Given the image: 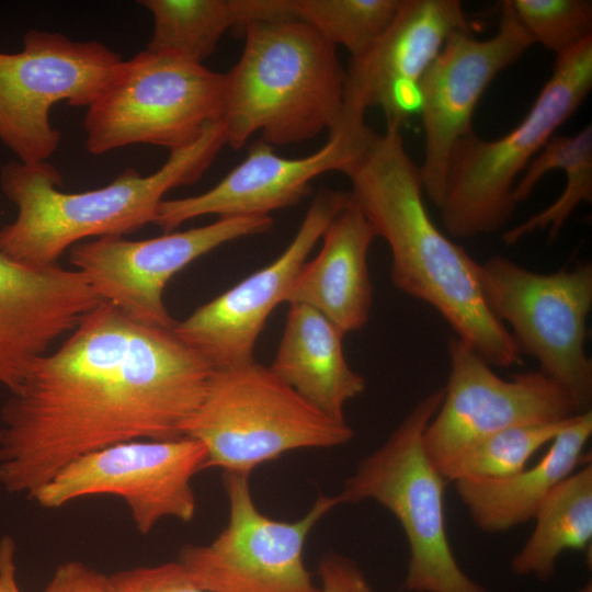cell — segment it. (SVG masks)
Returning a JSON list of instances; mask_svg holds the SVG:
<instances>
[{"label":"cell","mask_w":592,"mask_h":592,"mask_svg":"<svg viewBox=\"0 0 592 592\" xmlns=\"http://www.w3.org/2000/svg\"><path fill=\"white\" fill-rule=\"evenodd\" d=\"M153 30L148 50L171 53L203 64L229 30L243 31L274 14L272 0H143Z\"/></svg>","instance_id":"obj_24"},{"label":"cell","mask_w":592,"mask_h":592,"mask_svg":"<svg viewBox=\"0 0 592 592\" xmlns=\"http://www.w3.org/2000/svg\"><path fill=\"white\" fill-rule=\"evenodd\" d=\"M554 169L563 170L566 186L548 207L504 231L505 244L516 243L534 231L547 230L551 242L574 209L592 202V126L573 135H554L528 163L513 191L515 204L525 201L539 180Z\"/></svg>","instance_id":"obj_25"},{"label":"cell","mask_w":592,"mask_h":592,"mask_svg":"<svg viewBox=\"0 0 592 592\" xmlns=\"http://www.w3.org/2000/svg\"><path fill=\"white\" fill-rule=\"evenodd\" d=\"M571 418L517 425L497 432L465 451L442 475L447 482L512 476L527 467L533 455L549 444Z\"/></svg>","instance_id":"obj_27"},{"label":"cell","mask_w":592,"mask_h":592,"mask_svg":"<svg viewBox=\"0 0 592 592\" xmlns=\"http://www.w3.org/2000/svg\"><path fill=\"white\" fill-rule=\"evenodd\" d=\"M375 238L373 227L350 196L326 229L319 253L303 264L285 303L316 309L344 334L362 329L373 301L367 255Z\"/></svg>","instance_id":"obj_20"},{"label":"cell","mask_w":592,"mask_h":592,"mask_svg":"<svg viewBox=\"0 0 592 592\" xmlns=\"http://www.w3.org/2000/svg\"><path fill=\"white\" fill-rule=\"evenodd\" d=\"M535 526L511 560L516 576L550 580L558 557L567 551L584 553L591 560L592 464L587 463L557 485L539 504Z\"/></svg>","instance_id":"obj_23"},{"label":"cell","mask_w":592,"mask_h":592,"mask_svg":"<svg viewBox=\"0 0 592 592\" xmlns=\"http://www.w3.org/2000/svg\"><path fill=\"white\" fill-rule=\"evenodd\" d=\"M207 453L197 440H134L75 458L29 499L45 509L109 494L123 499L133 522L148 534L164 519L190 522L196 512L193 477L204 470Z\"/></svg>","instance_id":"obj_12"},{"label":"cell","mask_w":592,"mask_h":592,"mask_svg":"<svg viewBox=\"0 0 592 592\" xmlns=\"http://www.w3.org/2000/svg\"><path fill=\"white\" fill-rule=\"evenodd\" d=\"M534 44L559 55L592 36L590 0H509Z\"/></svg>","instance_id":"obj_28"},{"label":"cell","mask_w":592,"mask_h":592,"mask_svg":"<svg viewBox=\"0 0 592 592\" xmlns=\"http://www.w3.org/2000/svg\"><path fill=\"white\" fill-rule=\"evenodd\" d=\"M478 274L489 308L511 329L521 353L538 362L539 371L569 394L580 413L591 410L592 361L585 352L591 263L540 274L494 255L479 263Z\"/></svg>","instance_id":"obj_9"},{"label":"cell","mask_w":592,"mask_h":592,"mask_svg":"<svg viewBox=\"0 0 592 592\" xmlns=\"http://www.w3.org/2000/svg\"><path fill=\"white\" fill-rule=\"evenodd\" d=\"M225 73L171 53L145 49L123 60L83 119L91 155L146 144L170 151L220 122Z\"/></svg>","instance_id":"obj_8"},{"label":"cell","mask_w":592,"mask_h":592,"mask_svg":"<svg viewBox=\"0 0 592 592\" xmlns=\"http://www.w3.org/2000/svg\"><path fill=\"white\" fill-rule=\"evenodd\" d=\"M402 0H292V13L351 58L363 54L387 29Z\"/></svg>","instance_id":"obj_26"},{"label":"cell","mask_w":592,"mask_h":592,"mask_svg":"<svg viewBox=\"0 0 592 592\" xmlns=\"http://www.w3.org/2000/svg\"><path fill=\"white\" fill-rule=\"evenodd\" d=\"M591 435L589 410L572 417L533 466L500 479L455 480V490L471 521L481 531L494 534L533 520L548 493L588 462L584 451Z\"/></svg>","instance_id":"obj_21"},{"label":"cell","mask_w":592,"mask_h":592,"mask_svg":"<svg viewBox=\"0 0 592 592\" xmlns=\"http://www.w3.org/2000/svg\"><path fill=\"white\" fill-rule=\"evenodd\" d=\"M100 301L75 269L31 267L0 252V385L13 391L32 364Z\"/></svg>","instance_id":"obj_19"},{"label":"cell","mask_w":592,"mask_h":592,"mask_svg":"<svg viewBox=\"0 0 592 592\" xmlns=\"http://www.w3.org/2000/svg\"><path fill=\"white\" fill-rule=\"evenodd\" d=\"M242 34L241 56L225 73L227 145L238 150L255 134L273 147L334 133L345 83L337 46L297 19L252 22Z\"/></svg>","instance_id":"obj_4"},{"label":"cell","mask_w":592,"mask_h":592,"mask_svg":"<svg viewBox=\"0 0 592 592\" xmlns=\"http://www.w3.org/2000/svg\"><path fill=\"white\" fill-rule=\"evenodd\" d=\"M592 89V36L556 56L553 72L523 119L487 140L475 133L457 143L448 161L441 220L454 238L501 229L511 218L517 177Z\"/></svg>","instance_id":"obj_5"},{"label":"cell","mask_w":592,"mask_h":592,"mask_svg":"<svg viewBox=\"0 0 592 592\" xmlns=\"http://www.w3.org/2000/svg\"><path fill=\"white\" fill-rule=\"evenodd\" d=\"M444 396L422 398L386 442L364 457L337 494L340 503L372 500L399 522L409 547V592H490L459 566L445 521L447 480L426 455L423 434Z\"/></svg>","instance_id":"obj_6"},{"label":"cell","mask_w":592,"mask_h":592,"mask_svg":"<svg viewBox=\"0 0 592 592\" xmlns=\"http://www.w3.org/2000/svg\"><path fill=\"white\" fill-rule=\"evenodd\" d=\"M183 436L206 448L204 469L251 471L287 452L349 443L353 429L305 400L255 360L215 368Z\"/></svg>","instance_id":"obj_7"},{"label":"cell","mask_w":592,"mask_h":592,"mask_svg":"<svg viewBox=\"0 0 592 592\" xmlns=\"http://www.w3.org/2000/svg\"><path fill=\"white\" fill-rule=\"evenodd\" d=\"M471 30L458 0H402L382 35L345 70L339 125L363 128L365 112L383 110L387 125L401 127L419 113V84L448 36Z\"/></svg>","instance_id":"obj_16"},{"label":"cell","mask_w":592,"mask_h":592,"mask_svg":"<svg viewBox=\"0 0 592 592\" xmlns=\"http://www.w3.org/2000/svg\"><path fill=\"white\" fill-rule=\"evenodd\" d=\"M343 337L321 312L304 304H289L270 366L310 405L341 422H345L346 402L366 387L365 379L346 362Z\"/></svg>","instance_id":"obj_22"},{"label":"cell","mask_w":592,"mask_h":592,"mask_svg":"<svg viewBox=\"0 0 592 592\" xmlns=\"http://www.w3.org/2000/svg\"><path fill=\"white\" fill-rule=\"evenodd\" d=\"M16 545L4 535L0 539V592H21L16 582Z\"/></svg>","instance_id":"obj_32"},{"label":"cell","mask_w":592,"mask_h":592,"mask_svg":"<svg viewBox=\"0 0 592 592\" xmlns=\"http://www.w3.org/2000/svg\"><path fill=\"white\" fill-rule=\"evenodd\" d=\"M43 592H114L110 577L81 561L61 563Z\"/></svg>","instance_id":"obj_31"},{"label":"cell","mask_w":592,"mask_h":592,"mask_svg":"<svg viewBox=\"0 0 592 592\" xmlns=\"http://www.w3.org/2000/svg\"><path fill=\"white\" fill-rule=\"evenodd\" d=\"M350 201V193L325 189L310 204L288 247L269 265L177 321L173 331L214 368L254 361L257 340L286 295L312 248Z\"/></svg>","instance_id":"obj_17"},{"label":"cell","mask_w":592,"mask_h":592,"mask_svg":"<svg viewBox=\"0 0 592 592\" xmlns=\"http://www.w3.org/2000/svg\"><path fill=\"white\" fill-rule=\"evenodd\" d=\"M318 576L320 592H376L357 563L340 554H325Z\"/></svg>","instance_id":"obj_30"},{"label":"cell","mask_w":592,"mask_h":592,"mask_svg":"<svg viewBox=\"0 0 592 592\" xmlns=\"http://www.w3.org/2000/svg\"><path fill=\"white\" fill-rule=\"evenodd\" d=\"M226 145L217 122L191 145L171 150L153 173L126 169L110 184L79 193L62 192V177L47 161L8 162L0 185L18 214L0 229V252L31 267H47L87 238L123 236L153 224L164 195L200 180Z\"/></svg>","instance_id":"obj_3"},{"label":"cell","mask_w":592,"mask_h":592,"mask_svg":"<svg viewBox=\"0 0 592 592\" xmlns=\"http://www.w3.org/2000/svg\"><path fill=\"white\" fill-rule=\"evenodd\" d=\"M122 62L100 42L29 30L21 52H0V141L20 162L47 161L61 138L50 123L52 107L90 106Z\"/></svg>","instance_id":"obj_10"},{"label":"cell","mask_w":592,"mask_h":592,"mask_svg":"<svg viewBox=\"0 0 592 592\" xmlns=\"http://www.w3.org/2000/svg\"><path fill=\"white\" fill-rule=\"evenodd\" d=\"M214 369L173 328L136 322L100 301L4 402L0 487L30 498L90 452L182 437Z\"/></svg>","instance_id":"obj_1"},{"label":"cell","mask_w":592,"mask_h":592,"mask_svg":"<svg viewBox=\"0 0 592 592\" xmlns=\"http://www.w3.org/2000/svg\"><path fill=\"white\" fill-rule=\"evenodd\" d=\"M249 477L223 474L227 525L208 544L184 546L178 561L195 584L212 592H320L304 550L318 522L341 504L338 496H320L300 519L280 521L258 509Z\"/></svg>","instance_id":"obj_11"},{"label":"cell","mask_w":592,"mask_h":592,"mask_svg":"<svg viewBox=\"0 0 592 592\" xmlns=\"http://www.w3.org/2000/svg\"><path fill=\"white\" fill-rule=\"evenodd\" d=\"M374 132L339 127L319 150L301 158H285L263 141L208 191L182 198L163 200L153 224L169 232L183 223L205 215L270 216L297 204L317 177L345 173L374 136Z\"/></svg>","instance_id":"obj_18"},{"label":"cell","mask_w":592,"mask_h":592,"mask_svg":"<svg viewBox=\"0 0 592 592\" xmlns=\"http://www.w3.org/2000/svg\"><path fill=\"white\" fill-rule=\"evenodd\" d=\"M400 128L387 125L384 133H375L344 173L352 201L390 249L394 286L432 306L490 365H520V349L483 296L479 263L430 217L420 169Z\"/></svg>","instance_id":"obj_2"},{"label":"cell","mask_w":592,"mask_h":592,"mask_svg":"<svg viewBox=\"0 0 592 592\" xmlns=\"http://www.w3.org/2000/svg\"><path fill=\"white\" fill-rule=\"evenodd\" d=\"M272 225L271 216H227L145 240L101 237L71 247L69 261L102 300L136 322L172 329L177 320L163 300L171 277L221 244L264 234Z\"/></svg>","instance_id":"obj_14"},{"label":"cell","mask_w":592,"mask_h":592,"mask_svg":"<svg viewBox=\"0 0 592 592\" xmlns=\"http://www.w3.org/2000/svg\"><path fill=\"white\" fill-rule=\"evenodd\" d=\"M110 580L114 592H212L195 584L178 560L121 570Z\"/></svg>","instance_id":"obj_29"},{"label":"cell","mask_w":592,"mask_h":592,"mask_svg":"<svg viewBox=\"0 0 592 592\" xmlns=\"http://www.w3.org/2000/svg\"><path fill=\"white\" fill-rule=\"evenodd\" d=\"M576 592H592V583H591V581L587 582L583 587L578 589Z\"/></svg>","instance_id":"obj_33"},{"label":"cell","mask_w":592,"mask_h":592,"mask_svg":"<svg viewBox=\"0 0 592 592\" xmlns=\"http://www.w3.org/2000/svg\"><path fill=\"white\" fill-rule=\"evenodd\" d=\"M534 41L515 16L510 1L501 2L497 32L475 37L471 30L453 32L419 84V114L424 133L420 169L423 192L440 208L451 153L474 134L475 110L494 78L521 58Z\"/></svg>","instance_id":"obj_15"},{"label":"cell","mask_w":592,"mask_h":592,"mask_svg":"<svg viewBox=\"0 0 592 592\" xmlns=\"http://www.w3.org/2000/svg\"><path fill=\"white\" fill-rule=\"evenodd\" d=\"M449 375L423 445L441 474L465 451L502 430L556 422L578 413L569 394L543 372L498 376L457 337L448 342Z\"/></svg>","instance_id":"obj_13"}]
</instances>
